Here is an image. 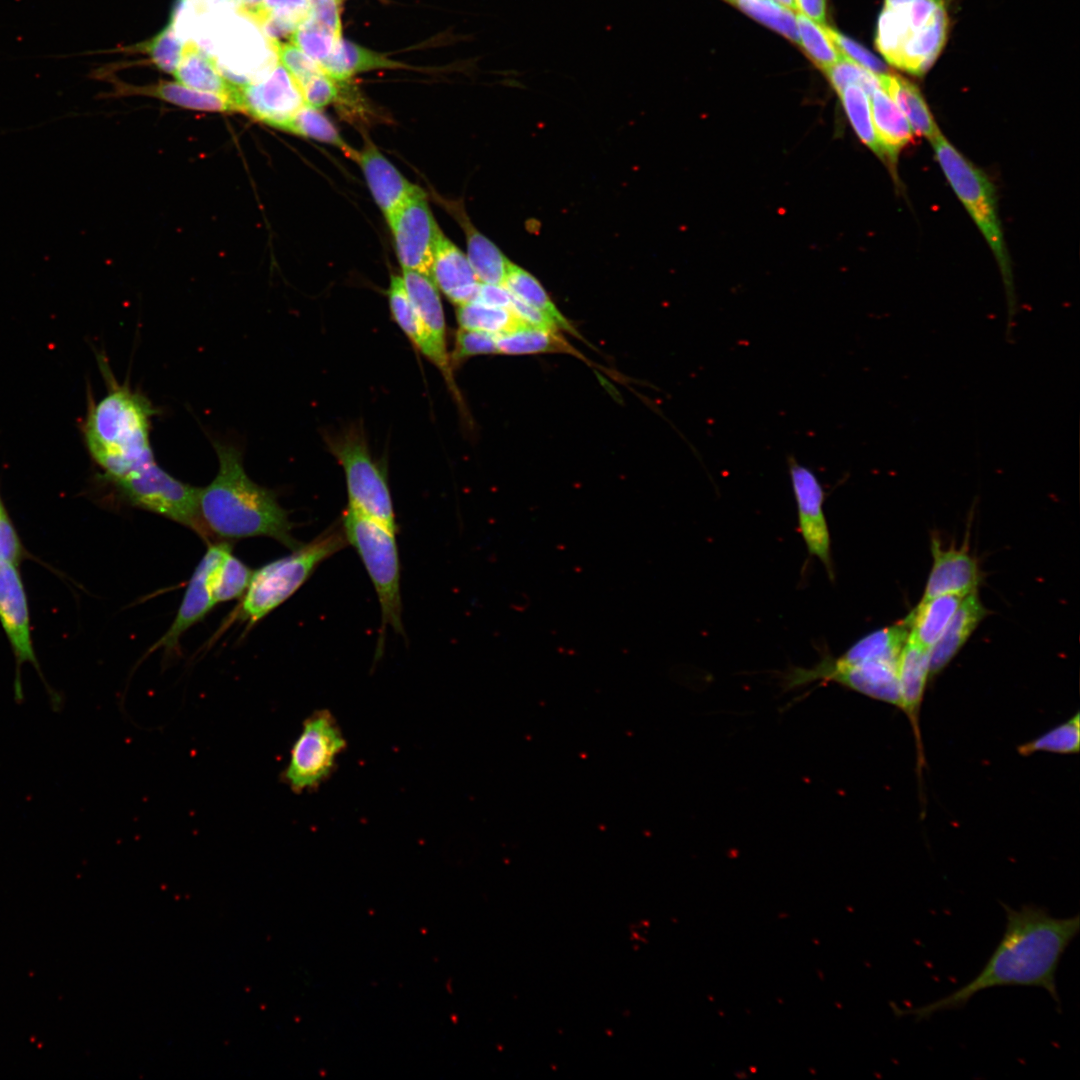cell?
Returning a JSON list of instances; mask_svg holds the SVG:
<instances>
[{
	"label": "cell",
	"instance_id": "ab89813d",
	"mask_svg": "<svg viewBox=\"0 0 1080 1080\" xmlns=\"http://www.w3.org/2000/svg\"><path fill=\"white\" fill-rule=\"evenodd\" d=\"M748 15L799 43L796 16L773 0H734Z\"/></svg>",
	"mask_w": 1080,
	"mask_h": 1080
},
{
	"label": "cell",
	"instance_id": "816d5d0a",
	"mask_svg": "<svg viewBox=\"0 0 1080 1080\" xmlns=\"http://www.w3.org/2000/svg\"><path fill=\"white\" fill-rule=\"evenodd\" d=\"M943 3L944 0H914L911 3L902 6L911 30H916L926 25L937 8Z\"/></svg>",
	"mask_w": 1080,
	"mask_h": 1080
},
{
	"label": "cell",
	"instance_id": "6f0895ef",
	"mask_svg": "<svg viewBox=\"0 0 1080 1080\" xmlns=\"http://www.w3.org/2000/svg\"><path fill=\"white\" fill-rule=\"evenodd\" d=\"M775 1H777V3H779L780 5L786 7L789 10H796L797 9L795 0H775Z\"/></svg>",
	"mask_w": 1080,
	"mask_h": 1080
},
{
	"label": "cell",
	"instance_id": "7dc6e473",
	"mask_svg": "<svg viewBox=\"0 0 1080 1080\" xmlns=\"http://www.w3.org/2000/svg\"><path fill=\"white\" fill-rule=\"evenodd\" d=\"M277 53L281 64L296 79L299 85L310 77L323 72L317 62L293 43H280Z\"/></svg>",
	"mask_w": 1080,
	"mask_h": 1080
},
{
	"label": "cell",
	"instance_id": "4316f807",
	"mask_svg": "<svg viewBox=\"0 0 1080 1080\" xmlns=\"http://www.w3.org/2000/svg\"><path fill=\"white\" fill-rule=\"evenodd\" d=\"M174 75L179 83L187 87L228 96L233 101L236 87L222 77L214 61L193 42H185L184 53Z\"/></svg>",
	"mask_w": 1080,
	"mask_h": 1080
},
{
	"label": "cell",
	"instance_id": "9c48e42d",
	"mask_svg": "<svg viewBox=\"0 0 1080 1080\" xmlns=\"http://www.w3.org/2000/svg\"><path fill=\"white\" fill-rule=\"evenodd\" d=\"M0 624L15 658L14 698L24 701L21 667L31 664L45 686L53 711L63 708L64 698L46 682L38 662L32 637L27 594L19 564L0 562Z\"/></svg>",
	"mask_w": 1080,
	"mask_h": 1080
},
{
	"label": "cell",
	"instance_id": "f546056e",
	"mask_svg": "<svg viewBox=\"0 0 1080 1080\" xmlns=\"http://www.w3.org/2000/svg\"><path fill=\"white\" fill-rule=\"evenodd\" d=\"M498 354L524 355L564 352L578 355L577 351L559 335L558 331L524 326L513 332L496 336Z\"/></svg>",
	"mask_w": 1080,
	"mask_h": 1080
},
{
	"label": "cell",
	"instance_id": "f1b7e54d",
	"mask_svg": "<svg viewBox=\"0 0 1080 1080\" xmlns=\"http://www.w3.org/2000/svg\"><path fill=\"white\" fill-rule=\"evenodd\" d=\"M908 636L909 627L906 621L903 620L900 623L867 634L836 658L844 663H857L872 659L897 661Z\"/></svg>",
	"mask_w": 1080,
	"mask_h": 1080
},
{
	"label": "cell",
	"instance_id": "f35d334b",
	"mask_svg": "<svg viewBox=\"0 0 1080 1080\" xmlns=\"http://www.w3.org/2000/svg\"><path fill=\"white\" fill-rule=\"evenodd\" d=\"M1079 722V714L1076 713L1067 722L1053 728L1040 737L1019 746V754L1027 756L1035 752H1051L1059 754L1077 753L1080 745Z\"/></svg>",
	"mask_w": 1080,
	"mask_h": 1080
},
{
	"label": "cell",
	"instance_id": "3957f363",
	"mask_svg": "<svg viewBox=\"0 0 1080 1080\" xmlns=\"http://www.w3.org/2000/svg\"><path fill=\"white\" fill-rule=\"evenodd\" d=\"M109 391L89 406L83 424L88 452L113 482L154 461L150 444L151 402L109 377Z\"/></svg>",
	"mask_w": 1080,
	"mask_h": 1080
},
{
	"label": "cell",
	"instance_id": "c3c4849f",
	"mask_svg": "<svg viewBox=\"0 0 1080 1080\" xmlns=\"http://www.w3.org/2000/svg\"><path fill=\"white\" fill-rule=\"evenodd\" d=\"M253 11H260L299 26L309 17V4L308 0H261L259 5L245 13Z\"/></svg>",
	"mask_w": 1080,
	"mask_h": 1080
},
{
	"label": "cell",
	"instance_id": "74e56055",
	"mask_svg": "<svg viewBox=\"0 0 1080 1080\" xmlns=\"http://www.w3.org/2000/svg\"><path fill=\"white\" fill-rule=\"evenodd\" d=\"M903 7H884L878 20L876 46L885 59L895 65L900 50L912 32Z\"/></svg>",
	"mask_w": 1080,
	"mask_h": 1080
},
{
	"label": "cell",
	"instance_id": "4dcf8cb0",
	"mask_svg": "<svg viewBox=\"0 0 1080 1080\" xmlns=\"http://www.w3.org/2000/svg\"><path fill=\"white\" fill-rule=\"evenodd\" d=\"M504 285L514 298L550 317L559 329L577 335L575 329L557 309L539 280L530 272L511 263Z\"/></svg>",
	"mask_w": 1080,
	"mask_h": 1080
},
{
	"label": "cell",
	"instance_id": "6da1fadb",
	"mask_svg": "<svg viewBox=\"0 0 1080 1080\" xmlns=\"http://www.w3.org/2000/svg\"><path fill=\"white\" fill-rule=\"evenodd\" d=\"M1001 904L1006 918L1004 932L981 971L959 989L931 1003L905 1009L893 1007L895 1015L928 1020L936 1013L964 1008L981 991L1009 986L1042 988L1061 1007L1056 974L1064 953L1079 933V914L1059 918L1033 903L1018 909Z\"/></svg>",
	"mask_w": 1080,
	"mask_h": 1080
},
{
	"label": "cell",
	"instance_id": "f5cc1de1",
	"mask_svg": "<svg viewBox=\"0 0 1080 1080\" xmlns=\"http://www.w3.org/2000/svg\"><path fill=\"white\" fill-rule=\"evenodd\" d=\"M510 309L526 325L558 331L559 327L547 315L524 302L512 298Z\"/></svg>",
	"mask_w": 1080,
	"mask_h": 1080
},
{
	"label": "cell",
	"instance_id": "52a82bcc",
	"mask_svg": "<svg viewBox=\"0 0 1080 1080\" xmlns=\"http://www.w3.org/2000/svg\"><path fill=\"white\" fill-rule=\"evenodd\" d=\"M111 484L129 505L159 514L208 540L209 530L200 513V488L174 478L155 460Z\"/></svg>",
	"mask_w": 1080,
	"mask_h": 1080
},
{
	"label": "cell",
	"instance_id": "681fc988",
	"mask_svg": "<svg viewBox=\"0 0 1080 1080\" xmlns=\"http://www.w3.org/2000/svg\"><path fill=\"white\" fill-rule=\"evenodd\" d=\"M26 556L27 551L9 514L0 516V562L19 564Z\"/></svg>",
	"mask_w": 1080,
	"mask_h": 1080
},
{
	"label": "cell",
	"instance_id": "603a6c76",
	"mask_svg": "<svg viewBox=\"0 0 1080 1080\" xmlns=\"http://www.w3.org/2000/svg\"><path fill=\"white\" fill-rule=\"evenodd\" d=\"M964 597L945 594L921 600L905 619L909 636L930 649L944 632Z\"/></svg>",
	"mask_w": 1080,
	"mask_h": 1080
},
{
	"label": "cell",
	"instance_id": "d6986e66",
	"mask_svg": "<svg viewBox=\"0 0 1080 1080\" xmlns=\"http://www.w3.org/2000/svg\"><path fill=\"white\" fill-rule=\"evenodd\" d=\"M929 650L908 636L897 660L901 709L908 716L918 743L919 711L929 676Z\"/></svg>",
	"mask_w": 1080,
	"mask_h": 1080
},
{
	"label": "cell",
	"instance_id": "db71d44e",
	"mask_svg": "<svg viewBox=\"0 0 1080 1080\" xmlns=\"http://www.w3.org/2000/svg\"><path fill=\"white\" fill-rule=\"evenodd\" d=\"M512 298V294L503 284L480 283L473 302L491 307L510 309Z\"/></svg>",
	"mask_w": 1080,
	"mask_h": 1080
},
{
	"label": "cell",
	"instance_id": "1f68e13d",
	"mask_svg": "<svg viewBox=\"0 0 1080 1080\" xmlns=\"http://www.w3.org/2000/svg\"><path fill=\"white\" fill-rule=\"evenodd\" d=\"M143 92L156 96L177 106L200 111H236L232 99L228 96L203 92L187 87L179 82L161 81Z\"/></svg>",
	"mask_w": 1080,
	"mask_h": 1080
},
{
	"label": "cell",
	"instance_id": "836d02e7",
	"mask_svg": "<svg viewBox=\"0 0 1080 1080\" xmlns=\"http://www.w3.org/2000/svg\"><path fill=\"white\" fill-rule=\"evenodd\" d=\"M838 94L849 122L859 139L880 158L886 160L873 124L869 96L860 87L854 85L844 88Z\"/></svg>",
	"mask_w": 1080,
	"mask_h": 1080
},
{
	"label": "cell",
	"instance_id": "277c9868",
	"mask_svg": "<svg viewBox=\"0 0 1080 1080\" xmlns=\"http://www.w3.org/2000/svg\"><path fill=\"white\" fill-rule=\"evenodd\" d=\"M937 161L985 240L1000 268L1007 297L1006 336L1011 337L1017 314V302L1010 259L997 210L994 186L988 176L968 160L942 133L931 141Z\"/></svg>",
	"mask_w": 1080,
	"mask_h": 1080
},
{
	"label": "cell",
	"instance_id": "8fae6325",
	"mask_svg": "<svg viewBox=\"0 0 1080 1080\" xmlns=\"http://www.w3.org/2000/svg\"><path fill=\"white\" fill-rule=\"evenodd\" d=\"M233 101L236 111L282 130L306 104L299 83L278 64L259 80L237 88Z\"/></svg>",
	"mask_w": 1080,
	"mask_h": 1080
},
{
	"label": "cell",
	"instance_id": "7c38bea8",
	"mask_svg": "<svg viewBox=\"0 0 1080 1080\" xmlns=\"http://www.w3.org/2000/svg\"><path fill=\"white\" fill-rule=\"evenodd\" d=\"M403 270L430 276L436 244L442 231L423 190L409 198L388 221Z\"/></svg>",
	"mask_w": 1080,
	"mask_h": 1080
},
{
	"label": "cell",
	"instance_id": "e575fe53",
	"mask_svg": "<svg viewBox=\"0 0 1080 1080\" xmlns=\"http://www.w3.org/2000/svg\"><path fill=\"white\" fill-rule=\"evenodd\" d=\"M286 131L331 144L357 161L358 151L340 136L332 122L317 108L305 104L294 116Z\"/></svg>",
	"mask_w": 1080,
	"mask_h": 1080
},
{
	"label": "cell",
	"instance_id": "7bdbcfd3",
	"mask_svg": "<svg viewBox=\"0 0 1080 1080\" xmlns=\"http://www.w3.org/2000/svg\"><path fill=\"white\" fill-rule=\"evenodd\" d=\"M834 89L840 93L844 88L854 85L860 87L868 96L882 89L879 75L858 65L847 57L826 70Z\"/></svg>",
	"mask_w": 1080,
	"mask_h": 1080
},
{
	"label": "cell",
	"instance_id": "cb8c5ba5",
	"mask_svg": "<svg viewBox=\"0 0 1080 1080\" xmlns=\"http://www.w3.org/2000/svg\"><path fill=\"white\" fill-rule=\"evenodd\" d=\"M882 89L907 119L912 131L929 141L940 132L919 89L899 75H879Z\"/></svg>",
	"mask_w": 1080,
	"mask_h": 1080
},
{
	"label": "cell",
	"instance_id": "7402d4cb",
	"mask_svg": "<svg viewBox=\"0 0 1080 1080\" xmlns=\"http://www.w3.org/2000/svg\"><path fill=\"white\" fill-rule=\"evenodd\" d=\"M870 97L877 138L886 160L894 164L900 151L911 141L912 129L903 113L883 89L875 91Z\"/></svg>",
	"mask_w": 1080,
	"mask_h": 1080
},
{
	"label": "cell",
	"instance_id": "484cf974",
	"mask_svg": "<svg viewBox=\"0 0 1080 1080\" xmlns=\"http://www.w3.org/2000/svg\"><path fill=\"white\" fill-rule=\"evenodd\" d=\"M461 224L466 235V256L478 281L504 285L512 262L490 239L479 232L464 214L461 216Z\"/></svg>",
	"mask_w": 1080,
	"mask_h": 1080
},
{
	"label": "cell",
	"instance_id": "f907efd6",
	"mask_svg": "<svg viewBox=\"0 0 1080 1080\" xmlns=\"http://www.w3.org/2000/svg\"><path fill=\"white\" fill-rule=\"evenodd\" d=\"M340 0H308L309 17L336 37H342Z\"/></svg>",
	"mask_w": 1080,
	"mask_h": 1080
},
{
	"label": "cell",
	"instance_id": "f6af8a7d",
	"mask_svg": "<svg viewBox=\"0 0 1080 1080\" xmlns=\"http://www.w3.org/2000/svg\"><path fill=\"white\" fill-rule=\"evenodd\" d=\"M825 29L843 56L874 74H889L888 66L868 49L828 26Z\"/></svg>",
	"mask_w": 1080,
	"mask_h": 1080
},
{
	"label": "cell",
	"instance_id": "b9f144b4",
	"mask_svg": "<svg viewBox=\"0 0 1080 1080\" xmlns=\"http://www.w3.org/2000/svg\"><path fill=\"white\" fill-rule=\"evenodd\" d=\"M184 48L185 41L169 23L155 37L145 43L143 49L149 54L152 63L160 70L174 74L182 59Z\"/></svg>",
	"mask_w": 1080,
	"mask_h": 1080
},
{
	"label": "cell",
	"instance_id": "60d3db41",
	"mask_svg": "<svg viewBox=\"0 0 1080 1080\" xmlns=\"http://www.w3.org/2000/svg\"><path fill=\"white\" fill-rule=\"evenodd\" d=\"M338 39L310 17L302 22L291 36L292 43L320 66L332 54Z\"/></svg>",
	"mask_w": 1080,
	"mask_h": 1080
},
{
	"label": "cell",
	"instance_id": "30bf717a",
	"mask_svg": "<svg viewBox=\"0 0 1080 1080\" xmlns=\"http://www.w3.org/2000/svg\"><path fill=\"white\" fill-rule=\"evenodd\" d=\"M346 743L336 720L328 711L307 718L292 746L284 778L295 792L322 783L335 767Z\"/></svg>",
	"mask_w": 1080,
	"mask_h": 1080
},
{
	"label": "cell",
	"instance_id": "4fadbf2b",
	"mask_svg": "<svg viewBox=\"0 0 1080 1080\" xmlns=\"http://www.w3.org/2000/svg\"><path fill=\"white\" fill-rule=\"evenodd\" d=\"M787 464L797 505L799 531L809 554L820 560L829 578L833 580L831 539L823 509L824 488L815 473L799 463L794 456H788Z\"/></svg>",
	"mask_w": 1080,
	"mask_h": 1080
},
{
	"label": "cell",
	"instance_id": "83f0119b",
	"mask_svg": "<svg viewBox=\"0 0 1080 1080\" xmlns=\"http://www.w3.org/2000/svg\"><path fill=\"white\" fill-rule=\"evenodd\" d=\"M407 294L420 318L436 341L446 348V325L439 289L425 274L403 270Z\"/></svg>",
	"mask_w": 1080,
	"mask_h": 1080
},
{
	"label": "cell",
	"instance_id": "ee69618b",
	"mask_svg": "<svg viewBox=\"0 0 1080 1080\" xmlns=\"http://www.w3.org/2000/svg\"><path fill=\"white\" fill-rule=\"evenodd\" d=\"M496 336L494 334L460 328L456 333L453 361L487 354H498Z\"/></svg>",
	"mask_w": 1080,
	"mask_h": 1080
},
{
	"label": "cell",
	"instance_id": "ffe728a7",
	"mask_svg": "<svg viewBox=\"0 0 1080 1080\" xmlns=\"http://www.w3.org/2000/svg\"><path fill=\"white\" fill-rule=\"evenodd\" d=\"M948 23V15L943 3L926 25L909 34L894 66L917 76L925 74L945 44Z\"/></svg>",
	"mask_w": 1080,
	"mask_h": 1080
},
{
	"label": "cell",
	"instance_id": "8d00e7d4",
	"mask_svg": "<svg viewBox=\"0 0 1080 1080\" xmlns=\"http://www.w3.org/2000/svg\"><path fill=\"white\" fill-rule=\"evenodd\" d=\"M796 23L799 44L821 69L826 71L843 57L824 24H817L802 13L796 15Z\"/></svg>",
	"mask_w": 1080,
	"mask_h": 1080
},
{
	"label": "cell",
	"instance_id": "d4e9b609",
	"mask_svg": "<svg viewBox=\"0 0 1080 1080\" xmlns=\"http://www.w3.org/2000/svg\"><path fill=\"white\" fill-rule=\"evenodd\" d=\"M401 67H404L401 63L342 37L337 40L332 54L321 64L323 72L336 81H348L352 76L370 70Z\"/></svg>",
	"mask_w": 1080,
	"mask_h": 1080
},
{
	"label": "cell",
	"instance_id": "9a60e30c",
	"mask_svg": "<svg viewBox=\"0 0 1080 1080\" xmlns=\"http://www.w3.org/2000/svg\"><path fill=\"white\" fill-rule=\"evenodd\" d=\"M357 162L387 222L409 198L422 190L408 181L367 138L358 152Z\"/></svg>",
	"mask_w": 1080,
	"mask_h": 1080
},
{
	"label": "cell",
	"instance_id": "ba28073f",
	"mask_svg": "<svg viewBox=\"0 0 1080 1080\" xmlns=\"http://www.w3.org/2000/svg\"><path fill=\"white\" fill-rule=\"evenodd\" d=\"M328 443L345 473L347 506L398 532L386 474L373 460L364 438L348 432Z\"/></svg>",
	"mask_w": 1080,
	"mask_h": 1080
},
{
	"label": "cell",
	"instance_id": "d6a6232c",
	"mask_svg": "<svg viewBox=\"0 0 1080 1080\" xmlns=\"http://www.w3.org/2000/svg\"><path fill=\"white\" fill-rule=\"evenodd\" d=\"M456 317L460 328L494 335L510 333L526 326L509 308L491 307L477 302L459 305Z\"/></svg>",
	"mask_w": 1080,
	"mask_h": 1080
},
{
	"label": "cell",
	"instance_id": "bcb514c9",
	"mask_svg": "<svg viewBox=\"0 0 1080 1080\" xmlns=\"http://www.w3.org/2000/svg\"><path fill=\"white\" fill-rule=\"evenodd\" d=\"M300 88L305 103L311 107L320 109L338 101L341 91V82L332 79L326 73H318L303 83Z\"/></svg>",
	"mask_w": 1080,
	"mask_h": 1080
},
{
	"label": "cell",
	"instance_id": "44dd1931",
	"mask_svg": "<svg viewBox=\"0 0 1080 1080\" xmlns=\"http://www.w3.org/2000/svg\"><path fill=\"white\" fill-rule=\"evenodd\" d=\"M987 611L977 591L966 595L944 632L929 650V675L938 674L962 648Z\"/></svg>",
	"mask_w": 1080,
	"mask_h": 1080
},
{
	"label": "cell",
	"instance_id": "8992f818",
	"mask_svg": "<svg viewBox=\"0 0 1080 1080\" xmlns=\"http://www.w3.org/2000/svg\"><path fill=\"white\" fill-rule=\"evenodd\" d=\"M340 522L347 543L357 551L374 585L382 611L381 637L387 625L403 634L397 532L349 506Z\"/></svg>",
	"mask_w": 1080,
	"mask_h": 1080
},
{
	"label": "cell",
	"instance_id": "e0dca14e",
	"mask_svg": "<svg viewBox=\"0 0 1080 1080\" xmlns=\"http://www.w3.org/2000/svg\"><path fill=\"white\" fill-rule=\"evenodd\" d=\"M388 299L395 322L416 348L440 369L450 387L453 388L447 349L436 341L420 318L407 294L402 276L391 277Z\"/></svg>",
	"mask_w": 1080,
	"mask_h": 1080
},
{
	"label": "cell",
	"instance_id": "680465c9",
	"mask_svg": "<svg viewBox=\"0 0 1080 1080\" xmlns=\"http://www.w3.org/2000/svg\"><path fill=\"white\" fill-rule=\"evenodd\" d=\"M6 513H8V512H7L6 508H5V505H4L3 500L1 498V495H0V516L4 515Z\"/></svg>",
	"mask_w": 1080,
	"mask_h": 1080
},
{
	"label": "cell",
	"instance_id": "11a10c76",
	"mask_svg": "<svg viewBox=\"0 0 1080 1080\" xmlns=\"http://www.w3.org/2000/svg\"><path fill=\"white\" fill-rule=\"evenodd\" d=\"M797 9L806 17L822 24L826 15V0H795Z\"/></svg>",
	"mask_w": 1080,
	"mask_h": 1080
},
{
	"label": "cell",
	"instance_id": "d590c367",
	"mask_svg": "<svg viewBox=\"0 0 1080 1080\" xmlns=\"http://www.w3.org/2000/svg\"><path fill=\"white\" fill-rule=\"evenodd\" d=\"M253 571L239 558L227 551L213 572L211 587L217 603L237 599L242 596L251 580Z\"/></svg>",
	"mask_w": 1080,
	"mask_h": 1080
},
{
	"label": "cell",
	"instance_id": "2e32d148",
	"mask_svg": "<svg viewBox=\"0 0 1080 1080\" xmlns=\"http://www.w3.org/2000/svg\"><path fill=\"white\" fill-rule=\"evenodd\" d=\"M931 551L933 565L922 600L945 594L966 596L977 591L981 581L980 570L976 559L965 547L943 549L938 538L933 536Z\"/></svg>",
	"mask_w": 1080,
	"mask_h": 1080
},
{
	"label": "cell",
	"instance_id": "91938a15",
	"mask_svg": "<svg viewBox=\"0 0 1080 1080\" xmlns=\"http://www.w3.org/2000/svg\"><path fill=\"white\" fill-rule=\"evenodd\" d=\"M730 1H734V0H730Z\"/></svg>",
	"mask_w": 1080,
	"mask_h": 1080
},
{
	"label": "cell",
	"instance_id": "5bb4252c",
	"mask_svg": "<svg viewBox=\"0 0 1080 1080\" xmlns=\"http://www.w3.org/2000/svg\"><path fill=\"white\" fill-rule=\"evenodd\" d=\"M226 542L214 543L196 566L176 617L167 632L156 642L151 651L162 648L166 652L175 650L180 637L193 625L200 622L215 606L211 579L224 554L231 550Z\"/></svg>",
	"mask_w": 1080,
	"mask_h": 1080
},
{
	"label": "cell",
	"instance_id": "9f6ffc18",
	"mask_svg": "<svg viewBox=\"0 0 1080 1080\" xmlns=\"http://www.w3.org/2000/svg\"><path fill=\"white\" fill-rule=\"evenodd\" d=\"M914 0H885V7L898 8L911 3Z\"/></svg>",
	"mask_w": 1080,
	"mask_h": 1080
},
{
	"label": "cell",
	"instance_id": "ac0fdd59",
	"mask_svg": "<svg viewBox=\"0 0 1080 1080\" xmlns=\"http://www.w3.org/2000/svg\"><path fill=\"white\" fill-rule=\"evenodd\" d=\"M430 278L458 306L473 302L480 285L467 256L443 233L436 244Z\"/></svg>",
	"mask_w": 1080,
	"mask_h": 1080
},
{
	"label": "cell",
	"instance_id": "7a4b0ae2",
	"mask_svg": "<svg viewBox=\"0 0 1080 1080\" xmlns=\"http://www.w3.org/2000/svg\"><path fill=\"white\" fill-rule=\"evenodd\" d=\"M219 461L216 477L200 488V513L209 532L225 539L270 537L291 551L301 544L292 536L293 523L273 491L246 474L241 452L214 441Z\"/></svg>",
	"mask_w": 1080,
	"mask_h": 1080
},
{
	"label": "cell",
	"instance_id": "5b68a950",
	"mask_svg": "<svg viewBox=\"0 0 1080 1080\" xmlns=\"http://www.w3.org/2000/svg\"><path fill=\"white\" fill-rule=\"evenodd\" d=\"M340 520L292 553L253 571L235 618L253 626L288 600L326 559L347 545Z\"/></svg>",
	"mask_w": 1080,
	"mask_h": 1080
}]
</instances>
